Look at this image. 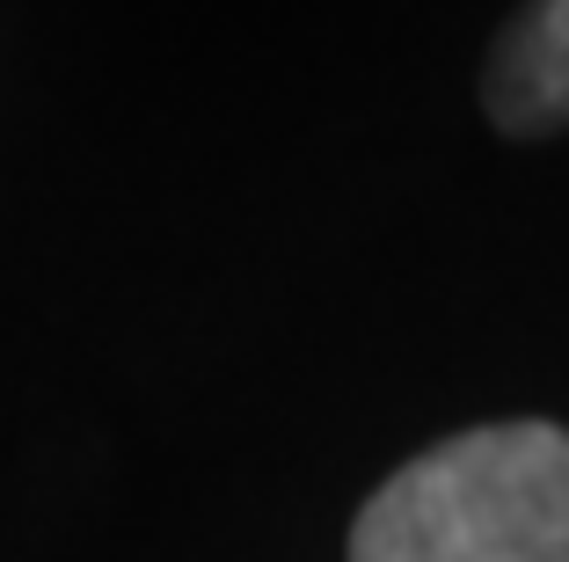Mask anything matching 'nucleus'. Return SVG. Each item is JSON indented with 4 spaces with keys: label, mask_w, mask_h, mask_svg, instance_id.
<instances>
[{
    "label": "nucleus",
    "mask_w": 569,
    "mask_h": 562,
    "mask_svg": "<svg viewBox=\"0 0 569 562\" xmlns=\"http://www.w3.org/2000/svg\"><path fill=\"white\" fill-rule=\"evenodd\" d=\"M351 562H569V431L482 424L387 475Z\"/></svg>",
    "instance_id": "obj_1"
},
{
    "label": "nucleus",
    "mask_w": 569,
    "mask_h": 562,
    "mask_svg": "<svg viewBox=\"0 0 569 562\" xmlns=\"http://www.w3.org/2000/svg\"><path fill=\"white\" fill-rule=\"evenodd\" d=\"M482 102L497 132L540 139L569 125V0H533L511 30L497 37L482 73Z\"/></svg>",
    "instance_id": "obj_2"
}]
</instances>
